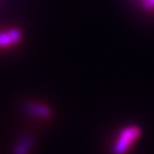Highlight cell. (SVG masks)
<instances>
[{"mask_svg": "<svg viewBox=\"0 0 154 154\" xmlns=\"http://www.w3.org/2000/svg\"><path fill=\"white\" fill-rule=\"evenodd\" d=\"M140 136V129L137 126H128L123 128L116 138V144L112 149L113 154H126L127 151Z\"/></svg>", "mask_w": 154, "mask_h": 154, "instance_id": "1", "label": "cell"}, {"mask_svg": "<svg viewBox=\"0 0 154 154\" xmlns=\"http://www.w3.org/2000/svg\"><path fill=\"white\" fill-rule=\"evenodd\" d=\"M24 112L31 116L38 119H47L51 116V110L48 105L39 102H28L23 106Z\"/></svg>", "mask_w": 154, "mask_h": 154, "instance_id": "2", "label": "cell"}, {"mask_svg": "<svg viewBox=\"0 0 154 154\" xmlns=\"http://www.w3.org/2000/svg\"><path fill=\"white\" fill-rule=\"evenodd\" d=\"M33 146V138L31 136H23L16 146L14 147V154H28Z\"/></svg>", "mask_w": 154, "mask_h": 154, "instance_id": "3", "label": "cell"}, {"mask_svg": "<svg viewBox=\"0 0 154 154\" xmlns=\"http://www.w3.org/2000/svg\"><path fill=\"white\" fill-rule=\"evenodd\" d=\"M11 45H13V41H11L8 31H1L0 32V47L5 48V47H9Z\"/></svg>", "mask_w": 154, "mask_h": 154, "instance_id": "4", "label": "cell"}]
</instances>
